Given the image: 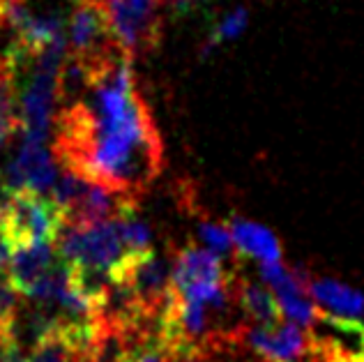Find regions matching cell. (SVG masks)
Listing matches in <instances>:
<instances>
[{"mask_svg": "<svg viewBox=\"0 0 364 362\" xmlns=\"http://www.w3.org/2000/svg\"><path fill=\"white\" fill-rule=\"evenodd\" d=\"M200 3H203V0H161V5H166L171 12H176V14H187Z\"/></svg>", "mask_w": 364, "mask_h": 362, "instance_id": "obj_18", "label": "cell"}, {"mask_svg": "<svg viewBox=\"0 0 364 362\" xmlns=\"http://www.w3.org/2000/svg\"><path fill=\"white\" fill-rule=\"evenodd\" d=\"M18 293L9 277L0 275V346H16L14 341V328L18 319Z\"/></svg>", "mask_w": 364, "mask_h": 362, "instance_id": "obj_13", "label": "cell"}, {"mask_svg": "<svg viewBox=\"0 0 364 362\" xmlns=\"http://www.w3.org/2000/svg\"><path fill=\"white\" fill-rule=\"evenodd\" d=\"M0 176L9 192H35L44 196L46 192H53L60 178L55 159L46 148V141L26 134H21V144Z\"/></svg>", "mask_w": 364, "mask_h": 362, "instance_id": "obj_6", "label": "cell"}, {"mask_svg": "<svg viewBox=\"0 0 364 362\" xmlns=\"http://www.w3.org/2000/svg\"><path fill=\"white\" fill-rule=\"evenodd\" d=\"M249 23V9L247 7H235L231 12H226L222 18L217 21L215 31L210 33V37L205 40L203 49H200V58H205L208 53H213L219 44L231 42L240 35Z\"/></svg>", "mask_w": 364, "mask_h": 362, "instance_id": "obj_14", "label": "cell"}, {"mask_svg": "<svg viewBox=\"0 0 364 362\" xmlns=\"http://www.w3.org/2000/svg\"><path fill=\"white\" fill-rule=\"evenodd\" d=\"M58 256L72 268L104 272L111 277V270L124 256H129V252L122 243L116 219H113V222L85 226L65 224L58 238Z\"/></svg>", "mask_w": 364, "mask_h": 362, "instance_id": "obj_3", "label": "cell"}, {"mask_svg": "<svg viewBox=\"0 0 364 362\" xmlns=\"http://www.w3.org/2000/svg\"><path fill=\"white\" fill-rule=\"evenodd\" d=\"M9 348H12V346H0V362L5 360V356H7V351H9Z\"/></svg>", "mask_w": 364, "mask_h": 362, "instance_id": "obj_22", "label": "cell"}, {"mask_svg": "<svg viewBox=\"0 0 364 362\" xmlns=\"http://www.w3.org/2000/svg\"><path fill=\"white\" fill-rule=\"evenodd\" d=\"M9 261H12V247L0 238V275H5V277L9 270Z\"/></svg>", "mask_w": 364, "mask_h": 362, "instance_id": "obj_19", "label": "cell"}, {"mask_svg": "<svg viewBox=\"0 0 364 362\" xmlns=\"http://www.w3.org/2000/svg\"><path fill=\"white\" fill-rule=\"evenodd\" d=\"M28 362H81V360L76 358V353L67 346V341L58 335V332L49 328L40 339H37V344L31 348Z\"/></svg>", "mask_w": 364, "mask_h": 362, "instance_id": "obj_15", "label": "cell"}, {"mask_svg": "<svg viewBox=\"0 0 364 362\" xmlns=\"http://www.w3.org/2000/svg\"><path fill=\"white\" fill-rule=\"evenodd\" d=\"M198 240L205 245V250L222 256V259L231 256L235 250L231 228L219 224V222H200L198 224Z\"/></svg>", "mask_w": 364, "mask_h": 362, "instance_id": "obj_17", "label": "cell"}, {"mask_svg": "<svg viewBox=\"0 0 364 362\" xmlns=\"http://www.w3.org/2000/svg\"><path fill=\"white\" fill-rule=\"evenodd\" d=\"M74 3H76V0H74Z\"/></svg>", "mask_w": 364, "mask_h": 362, "instance_id": "obj_23", "label": "cell"}, {"mask_svg": "<svg viewBox=\"0 0 364 362\" xmlns=\"http://www.w3.org/2000/svg\"><path fill=\"white\" fill-rule=\"evenodd\" d=\"M228 228H231L235 250L242 256L256 259L261 265L282 263V256H284L282 243L267 226L252 222V219H245V217H231Z\"/></svg>", "mask_w": 364, "mask_h": 362, "instance_id": "obj_9", "label": "cell"}, {"mask_svg": "<svg viewBox=\"0 0 364 362\" xmlns=\"http://www.w3.org/2000/svg\"><path fill=\"white\" fill-rule=\"evenodd\" d=\"M58 250L53 245H33L12 250L7 277L12 282V287L28 298V293L44 280V275L58 263Z\"/></svg>", "mask_w": 364, "mask_h": 362, "instance_id": "obj_8", "label": "cell"}, {"mask_svg": "<svg viewBox=\"0 0 364 362\" xmlns=\"http://www.w3.org/2000/svg\"><path fill=\"white\" fill-rule=\"evenodd\" d=\"M65 215L51 196L35 192H12L0 215V238L12 247L53 245L65 228Z\"/></svg>", "mask_w": 364, "mask_h": 362, "instance_id": "obj_2", "label": "cell"}, {"mask_svg": "<svg viewBox=\"0 0 364 362\" xmlns=\"http://www.w3.org/2000/svg\"><path fill=\"white\" fill-rule=\"evenodd\" d=\"M9 194H12V192H9V189H7L3 176H0V215H3L5 206H7V201H9Z\"/></svg>", "mask_w": 364, "mask_h": 362, "instance_id": "obj_20", "label": "cell"}, {"mask_svg": "<svg viewBox=\"0 0 364 362\" xmlns=\"http://www.w3.org/2000/svg\"><path fill=\"white\" fill-rule=\"evenodd\" d=\"M237 302L242 312L256 326H277L282 323V309L274 293L258 282H240L237 284Z\"/></svg>", "mask_w": 364, "mask_h": 362, "instance_id": "obj_10", "label": "cell"}, {"mask_svg": "<svg viewBox=\"0 0 364 362\" xmlns=\"http://www.w3.org/2000/svg\"><path fill=\"white\" fill-rule=\"evenodd\" d=\"M116 224H118L122 243H124V247H127L129 254H148V252H152L150 228H148L146 222H143V219H139L134 213H129V215L116 219Z\"/></svg>", "mask_w": 364, "mask_h": 362, "instance_id": "obj_16", "label": "cell"}, {"mask_svg": "<svg viewBox=\"0 0 364 362\" xmlns=\"http://www.w3.org/2000/svg\"><path fill=\"white\" fill-rule=\"evenodd\" d=\"M120 362H187L159 337V328L134 339Z\"/></svg>", "mask_w": 364, "mask_h": 362, "instance_id": "obj_11", "label": "cell"}, {"mask_svg": "<svg viewBox=\"0 0 364 362\" xmlns=\"http://www.w3.org/2000/svg\"><path fill=\"white\" fill-rule=\"evenodd\" d=\"M245 337L265 362H325V341L289 321L254 326Z\"/></svg>", "mask_w": 364, "mask_h": 362, "instance_id": "obj_5", "label": "cell"}, {"mask_svg": "<svg viewBox=\"0 0 364 362\" xmlns=\"http://www.w3.org/2000/svg\"><path fill=\"white\" fill-rule=\"evenodd\" d=\"M120 49L134 60L161 40V0H102Z\"/></svg>", "mask_w": 364, "mask_h": 362, "instance_id": "obj_4", "label": "cell"}, {"mask_svg": "<svg viewBox=\"0 0 364 362\" xmlns=\"http://www.w3.org/2000/svg\"><path fill=\"white\" fill-rule=\"evenodd\" d=\"M53 157L70 174L136 201L159 176L161 139L127 53L90 83L81 102L60 109Z\"/></svg>", "mask_w": 364, "mask_h": 362, "instance_id": "obj_1", "label": "cell"}, {"mask_svg": "<svg viewBox=\"0 0 364 362\" xmlns=\"http://www.w3.org/2000/svg\"><path fill=\"white\" fill-rule=\"evenodd\" d=\"M311 302L321 309L323 321L332 323L339 330H360L364 319V295L348 284L337 280L318 277L311 280L309 291Z\"/></svg>", "mask_w": 364, "mask_h": 362, "instance_id": "obj_7", "label": "cell"}, {"mask_svg": "<svg viewBox=\"0 0 364 362\" xmlns=\"http://www.w3.org/2000/svg\"><path fill=\"white\" fill-rule=\"evenodd\" d=\"M21 125V113H18V97H16V83L3 81L0 83V150L14 139Z\"/></svg>", "mask_w": 364, "mask_h": 362, "instance_id": "obj_12", "label": "cell"}, {"mask_svg": "<svg viewBox=\"0 0 364 362\" xmlns=\"http://www.w3.org/2000/svg\"><path fill=\"white\" fill-rule=\"evenodd\" d=\"M3 362H28V360L21 356V348H18V346H12V348L7 351V356H5Z\"/></svg>", "mask_w": 364, "mask_h": 362, "instance_id": "obj_21", "label": "cell"}]
</instances>
